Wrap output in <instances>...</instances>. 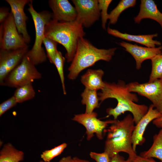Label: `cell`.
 Listing matches in <instances>:
<instances>
[{"mask_svg":"<svg viewBox=\"0 0 162 162\" xmlns=\"http://www.w3.org/2000/svg\"><path fill=\"white\" fill-rule=\"evenodd\" d=\"M119 45L134 57L136 62V68L139 70L142 63L145 60L151 59L156 56L162 54V47L149 48L139 46L136 44L122 41Z\"/></svg>","mask_w":162,"mask_h":162,"instance_id":"5bb4252c","label":"cell"},{"mask_svg":"<svg viewBox=\"0 0 162 162\" xmlns=\"http://www.w3.org/2000/svg\"><path fill=\"white\" fill-rule=\"evenodd\" d=\"M57 43L49 38L45 37L43 44L46 52V56L50 62L53 64L55 56L58 51L57 50Z\"/></svg>","mask_w":162,"mask_h":162,"instance_id":"4316f807","label":"cell"},{"mask_svg":"<svg viewBox=\"0 0 162 162\" xmlns=\"http://www.w3.org/2000/svg\"><path fill=\"white\" fill-rule=\"evenodd\" d=\"M131 162H157L152 158H147L136 155Z\"/></svg>","mask_w":162,"mask_h":162,"instance_id":"d6a6232c","label":"cell"},{"mask_svg":"<svg viewBox=\"0 0 162 162\" xmlns=\"http://www.w3.org/2000/svg\"><path fill=\"white\" fill-rule=\"evenodd\" d=\"M58 162H74L73 158L70 156L62 158Z\"/></svg>","mask_w":162,"mask_h":162,"instance_id":"e575fe53","label":"cell"},{"mask_svg":"<svg viewBox=\"0 0 162 162\" xmlns=\"http://www.w3.org/2000/svg\"><path fill=\"white\" fill-rule=\"evenodd\" d=\"M86 33L82 25L76 20L59 22L52 19L45 26V37L51 39L62 45L66 53L68 62H71L76 52L79 40Z\"/></svg>","mask_w":162,"mask_h":162,"instance_id":"3957f363","label":"cell"},{"mask_svg":"<svg viewBox=\"0 0 162 162\" xmlns=\"http://www.w3.org/2000/svg\"><path fill=\"white\" fill-rule=\"evenodd\" d=\"M98 114L93 112L91 114L85 113L75 115L72 120L82 125L86 128L87 140H90L95 134L99 140L103 139V133L109 124H112L114 120L102 121L97 118Z\"/></svg>","mask_w":162,"mask_h":162,"instance_id":"30bf717a","label":"cell"},{"mask_svg":"<svg viewBox=\"0 0 162 162\" xmlns=\"http://www.w3.org/2000/svg\"><path fill=\"white\" fill-rule=\"evenodd\" d=\"M146 18L156 21L162 28V13L152 0L141 1L140 10L138 15L134 18V21L135 23H140L142 20Z\"/></svg>","mask_w":162,"mask_h":162,"instance_id":"e0dca14e","label":"cell"},{"mask_svg":"<svg viewBox=\"0 0 162 162\" xmlns=\"http://www.w3.org/2000/svg\"><path fill=\"white\" fill-rule=\"evenodd\" d=\"M140 155L147 158H155L162 162V128L153 136V143L147 150L141 152Z\"/></svg>","mask_w":162,"mask_h":162,"instance_id":"ffe728a7","label":"cell"},{"mask_svg":"<svg viewBox=\"0 0 162 162\" xmlns=\"http://www.w3.org/2000/svg\"><path fill=\"white\" fill-rule=\"evenodd\" d=\"M107 32L108 34L115 37L130 41L135 42L144 45L149 48L155 47L156 45L160 46V42L153 40L157 37L158 34L135 35L126 33H122L118 30L108 27Z\"/></svg>","mask_w":162,"mask_h":162,"instance_id":"2e32d148","label":"cell"},{"mask_svg":"<svg viewBox=\"0 0 162 162\" xmlns=\"http://www.w3.org/2000/svg\"><path fill=\"white\" fill-rule=\"evenodd\" d=\"M104 71L101 69H89L81 77L80 81L85 88L97 91L101 90L105 86L102 80Z\"/></svg>","mask_w":162,"mask_h":162,"instance_id":"ac0fdd59","label":"cell"},{"mask_svg":"<svg viewBox=\"0 0 162 162\" xmlns=\"http://www.w3.org/2000/svg\"><path fill=\"white\" fill-rule=\"evenodd\" d=\"M65 58L63 56L62 53L58 51L55 56L53 64L57 69L61 80L63 93L64 95L66 94V92L64 83V67Z\"/></svg>","mask_w":162,"mask_h":162,"instance_id":"d4e9b609","label":"cell"},{"mask_svg":"<svg viewBox=\"0 0 162 162\" xmlns=\"http://www.w3.org/2000/svg\"><path fill=\"white\" fill-rule=\"evenodd\" d=\"M81 103L86 106L85 113L91 114L94 110L98 107L100 105L97 91L85 88L81 94Z\"/></svg>","mask_w":162,"mask_h":162,"instance_id":"d6986e66","label":"cell"},{"mask_svg":"<svg viewBox=\"0 0 162 162\" xmlns=\"http://www.w3.org/2000/svg\"><path fill=\"white\" fill-rule=\"evenodd\" d=\"M160 162H161V161H160Z\"/></svg>","mask_w":162,"mask_h":162,"instance_id":"74e56055","label":"cell"},{"mask_svg":"<svg viewBox=\"0 0 162 162\" xmlns=\"http://www.w3.org/2000/svg\"><path fill=\"white\" fill-rule=\"evenodd\" d=\"M77 15L76 20L86 28L91 27L100 16L97 0H72Z\"/></svg>","mask_w":162,"mask_h":162,"instance_id":"9c48e42d","label":"cell"},{"mask_svg":"<svg viewBox=\"0 0 162 162\" xmlns=\"http://www.w3.org/2000/svg\"><path fill=\"white\" fill-rule=\"evenodd\" d=\"M40 162H44V161H41Z\"/></svg>","mask_w":162,"mask_h":162,"instance_id":"8d00e7d4","label":"cell"},{"mask_svg":"<svg viewBox=\"0 0 162 162\" xmlns=\"http://www.w3.org/2000/svg\"><path fill=\"white\" fill-rule=\"evenodd\" d=\"M28 46L19 33L11 12L0 26V48L14 50Z\"/></svg>","mask_w":162,"mask_h":162,"instance_id":"52a82bcc","label":"cell"},{"mask_svg":"<svg viewBox=\"0 0 162 162\" xmlns=\"http://www.w3.org/2000/svg\"><path fill=\"white\" fill-rule=\"evenodd\" d=\"M74 162H90L88 160L81 159L77 157L73 158Z\"/></svg>","mask_w":162,"mask_h":162,"instance_id":"d590c367","label":"cell"},{"mask_svg":"<svg viewBox=\"0 0 162 162\" xmlns=\"http://www.w3.org/2000/svg\"><path fill=\"white\" fill-rule=\"evenodd\" d=\"M32 0L29 3L28 10L31 14L34 24L35 37L33 46L26 55L28 56L35 65L45 62L47 56L42 45L45 38L46 25L52 19V14L47 11L40 12L34 9Z\"/></svg>","mask_w":162,"mask_h":162,"instance_id":"5b68a950","label":"cell"},{"mask_svg":"<svg viewBox=\"0 0 162 162\" xmlns=\"http://www.w3.org/2000/svg\"><path fill=\"white\" fill-rule=\"evenodd\" d=\"M135 0H121L116 7L109 14L110 24H115L117 22L121 13L125 9L135 6Z\"/></svg>","mask_w":162,"mask_h":162,"instance_id":"7402d4cb","label":"cell"},{"mask_svg":"<svg viewBox=\"0 0 162 162\" xmlns=\"http://www.w3.org/2000/svg\"><path fill=\"white\" fill-rule=\"evenodd\" d=\"M126 86L130 92H136L148 99L162 114V79L142 83L131 82L126 84Z\"/></svg>","mask_w":162,"mask_h":162,"instance_id":"ba28073f","label":"cell"},{"mask_svg":"<svg viewBox=\"0 0 162 162\" xmlns=\"http://www.w3.org/2000/svg\"><path fill=\"white\" fill-rule=\"evenodd\" d=\"M154 108L153 104L150 105L146 113L135 126L132 142L133 149L135 152L137 146L142 145L146 141L144 134L147 125L151 121L162 116V114Z\"/></svg>","mask_w":162,"mask_h":162,"instance_id":"4fadbf2b","label":"cell"},{"mask_svg":"<svg viewBox=\"0 0 162 162\" xmlns=\"http://www.w3.org/2000/svg\"><path fill=\"white\" fill-rule=\"evenodd\" d=\"M35 94L32 83H30L16 88L13 96L17 103H21L32 99L35 97Z\"/></svg>","mask_w":162,"mask_h":162,"instance_id":"603a6c76","label":"cell"},{"mask_svg":"<svg viewBox=\"0 0 162 162\" xmlns=\"http://www.w3.org/2000/svg\"><path fill=\"white\" fill-rule=\"evenodd\" d=\"M134 158L128 157L125 160L123 157L118 154L111 158L110 162H131Z\"/></svg>","mask_w":162,"mask_h":162,"instance_id":"4dcf8cb0","label":"cell"},{"mask_svg":"<svg viewBox=\"0 0 162 162\" xmlns=\"http://www.w3.org/2000/svg\"><path fill=\"white\" fill-rule=\"evenodd\" d=\"M98 95L100 104L110 98H114L117 100V104L115 107L109 108L106 110L107 116H112L114 120L117 119L119 116L128 111L132 113L136 124L148 110V107L146 105L135 103L139 100L136 94L130 92L126 84L122 80H119L117 83L105 82L104 88L98 93Z\"/></svg>","mask_w":162,"mask_h":162,"instance_id":"6da1fadb","label":"cell"},{"mask_svg":"<svg viewBox=\"0 0 162 162\" xmlns=\"http://www.w3.org/2000/svg\"><path fill=\"white\" fill-rule=\"evenodd\" d=\"M65 143H63L50 150L43 152L41 158L44 162H50L55 157L60 155L67 147Z\"/></svg>","mask_w":162,"mask_h":162,"instance_id":"484cf974","label":"cell"},{"mask_svg":"<svg viewBox=\"0 0 162 162\" xmlns=\"http://www.w3.org/2000/svg\"><path fill=\"white\" fill-rule=\"evenodd\" d=\"M116 49V48L99 49L88 40L84 38H80L75 55L68 68V78L72 80L75 79L82 70L93 65L100 60L110 62Z\"/></svg>","mask_w":162,"mask_h":162,"instance_id":"277c9868","label":"cell"},{"mask_svg":"<svg viewBox=\"0 0 162 162\" xmlns=\"http://www.w3.org/2000/svg\"><path fill=\"white\" fill-rule=\"evenodd\" d=\"M10 12L8 8H1L0 9V22H3L9 15Z\"/></svg>","mask_w":162,"mask_h":162,"instance_id":"1f68e13d","label":"cell"},{"mask_svg":"<svg viewBox=\"0 0 162 162\" xmlns=\"http://www.w3.org/2000/svg\"><path fill=\"white\" fill-rule=\"evenodd\" d=\"M24 153L12 145H4L0 152V162H20L23 160Z\"/></svg>","mask_w":162,"mask_h":162,"instance_id":"44dd1931","label":"cell"},{"mask_svg":"<svg viewBox=\"0 0 162 162\" xmlns=\"http://www.w3.org/2000/svg\"><path fill=\"white\" fill-rule=\"evenodd\" d=\"M30 0H6L10 5L14 21L18 31L22 36L27 44L30 42V37L26 28V22L28 17L24 12L26 5L29 3Z\"/></svg>","mask_w":162,"mask_h":162,"instance_id":"7c38bea8","label":"cell"},{"mask_svg":"<svg viewBox=\"0 0 162 162\" xmlns=\"http://www.w3.org/2000/svg\"><path fill=\"white\" fill-rule=\"evenodd\" d=\"M153 124L157 128H162V116L152 121Z\"/></svg>","mask_w":162,"mask_h":162,"instance_id":"836d02e7","label":"cell"},{"mask_svg":"<svg viewBox=\"0 0 162 162\" xmlns=\"http://www.w3.org/2000/svg\"><path fill=\"white\" fill-rule=\"evenodd\" d=\"M134 123L133 116L128 114L122 120H114L108 129H105L104 132H107V135L104 152L110 158L121 152L128 154L129 157L132 158L136 156L132 142Z\"/></svg>","mask_w":162,"mask_h":162,"instance_id":"7a4b0ae2","label":"cell"},{"mask_svg":"<svg viewBox=\"0 0 162 162\" xmlns=\"http://www.w3.org/2000/svg\"><path fill=\"white\" fill-rule=\"evenodd\" d=\"M28 46L14 50H0V84L22 62L28 51Z\"/></svg>","mask_w":162,"mask_h":162,"instance_id":"8fae6325","label":"cell"},{"mask_svg":"<svg viewBox=\"0 0 162 162\" xmlns=\"http://www.w3.org/2000/svg\"><path fill=\"white\" fill-rule=\"evenodd\" d=\"M48 3L52 11V20L59 22H70L76 20V11L68 0H50Z\"/></svg>","mask_w":162,"mask_h":162,"instance_id":"9a60e30c","label":"cell"},{"mask_svg":"<svg viewBox=\"0 0 162 162\" xmlns=\"http://www.w3.org/2000/svg\"><path fill=\"white\" fill-rule=\"evenodd\" d=\"M89 155L91 158L97 162H110L111 158L109 155L104 152L102 153L91 152Z\"/></svg>","mask_w":162,"mask_h":162,"instance_id":"f546056e","label":"cell"},{"mask_svg":"<svg viewBox=\"0 0 162 162\" xmlns=\"http://www.w3.org/2000/svg\"><path fill=\"white\" fill-rule=\"evenodd\" d=\"M112 1L111 0H98V7L100 12L102 27L104 29H106V24L108 20L109 14L107 10L108 7Z\"/></svg>","mask_w":162,"mask_h":162,"instance_id":"83f0119b","label":"cell"},{"mask_svg":"<svg viewBox=\"0 0 162 162\" xmlns=\"http://www.w3.org/2000/svg\"><path fill=\"white\" fill-rule=\"evenodd\" d=\"M151 60L152 69L148 82L162 79V54L156 56Z\"/></svg>","mask_w":162,"mask_h":162,"instance_id":"cb8c5ba5","label":"cell"},{"mask_svg":"<svg viewBox=\"0 0 162 162\" xmlns=\"http://www.w3.org/2000/svg\"><path fill=\"white\" fill-rule=\"evenodd\" d=\"M35 66L26 55L21 63L7 76L2 86L17 88L40 79L42 75Z\"/></svg>","mask_w":162,"mask_h":162,"instance_id":"8992f818","label":"cell"},{"mask_svg":"<svg viewBox=\"0 0 162 162\" xmlns=\"http://www.w3.org/2000/svg\"><path fill=\"white\" fill-rule=\"evenodd\" d=\"M17 103L15 97L13 96L0 104V116L6 111L15 106Z\"/></svg>","mask_w":162,"mask_h":162,"instance_id":"f1b7e54d","label":"cell"}]
</instances>
